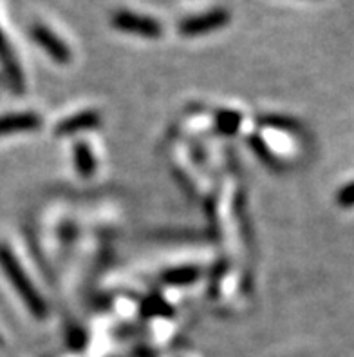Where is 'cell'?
Wrapping results in <instances>:
<instances>
[{"instance_id":"277c9868","label":"cell","mask_w":354,"mask_h":357,"mask_svg":"<svg viewBox=\"0 0 354 357\" xmlns=\"http://www.w3.org/2000/svg\"><path fill=\"white\" fill-rule=\"evenodd\" d=\"M31 35L33 40L40 45L42 50L49 54L54 62L67 63L69 60H71V51H69V47L65 45V42L54 35L51 29H47L45 26H40V24H36V26H33Z\"/></svg>"},{"instance_id":"5b68a950","label":"cell","mask_w":354,"mask_h":357,"mask_svg":"<svg viewBox=\"0 0 354 357\" xmlns=\"http://www.w3.org/2000/svg\"><path fill=\"white\" fill-rule=\"evenodd\" d=\"M42 126V120L35 113H18L0 116V136L11 135V132L35 131Z\"/></svg>"},{"instance_id":"7c38bea8","label":"cell","mask_w":354,"mask_h":357,"mask_svg":"<svg viewBox=\"0 0 354 357\" xmlns=\"http://www.w3.org/2000/svg\"><path fill=\"white\" fill-rule=\"evenodd\" d=\"M250 144H251V147L255 149L257 156H260V158L264 160L266 163H269V165H275L273 154L269 153V149H268V147H266L264 142H260V140H259V136H253V138H251Z\"/></svg>"},{"instance_id":"8fae6325","label":"cell","mask_w":354,"mask_h":357,"mask_svg":"<svg viewBox=\"0 0 354 357\" xmlns=\"http://www.w3.org/2000/svg\"><path fill=\"white\" fill-rule=\"evenodd\" d=\"M260 122L268 127H275V129H284V131H296V126L293 120L282 116H266Z\"/></svg>"},{"instance_id":"52a82bcc","label":"cell","mask_w":354,"mask_h":357,"mask_svg":"<svg viewBox=\"0 0 354 357\" xmlns=\"http://www.w3.org/2000/svg\"><path fill=\"white\" fill-rule=\"evenodd\" d=\"M0 62H2V66L6 68V73H8V77L11 78V82H13V86L18 87V89H22L24 87L22 73H20V69H18L17 60H15L11 50H9V45L8 42H6L4 33L2 31H0Z\"/></svg>"},{"instance_id":"5bb4252c","label":"cell","mask_w":354,"mask_h":357,"mask_svg":"<svg viewBox=\"0 0 354 357\" xmlns=\"http://www.w3.org/2000/svg\"><path fill=\"white\" fill-rule=\"evenodd\" d=\"M145 310H150L152 314H163L161 310H168V308H166L165 303L159 301V299H150V301L145 305Z\"/></svg>"},{"instance_id":"ba28073f","label":"cell","mask_w":354,"mask_h":357,"mask_svg":"<svg viewBox=\"0 0 354 357\" xmlns=\"http://www.w3.org/2000/svg\"><path fill=\"white\" fill-rule=\"evenodd\" d=\"M74 163H77V171L83 178H90L96 172V160L92 156V151L83 142L74 145Z\"/></svg>"},{"instance_id":"6da1fadb","label":"cell","mask_w":354,"mask_h":357,"mask_svg":"<svg viewBox=\"0 0 354 357\" xmlns=\"http://www.w3.org/2000/svg\"><path fill=\"white\" fill-rule=\"evenodd\" d=\"M0 267H2L4 274L8 276V280L11 281L13 289L20 294L24 303L27 305V308L31 310L33 316L38 317V319H44L47 316V305L44 303V299L40 298L38 290L33 287L29 278L26 276L22 265L18 263V259L15 258L13 252L6 245H0Z\"/></svg>"},{"instance_id":"7a4b0ae2","label":"cell","mask_w":354,"mask_h":357,"mask_svg":"<svg viewBox=\"0 0 354 357\" xmlns=\"http://www.w3.org/2000/svg\"><path fill=\"white\" fill-rule=\"evenodd\" d=\"M113 26L123 33H132L143 38H159L163 33L161 24L156 18L145 15L130 13V11H118L113 17Z\"/></svg>"},{"instance_id":"8992f818","label":"cell","mask_w":354,"mask_h":357,"mask_svg":"<svg viewBox=\"0 0 354 357\" xmlns=\"http://www.w3.org/2000/svg\"><path fill=\"white\" fill-rule=\"evenodd\" d=\"M99 126V114L95 111H83V113H78L74 116H69L67 120H63L60 126H56L54 129V135L58 136H69L74 135V132L87 131V129H95Z\"/></svg>"},{"instance_id":"3957f363","label":"cell","mask_w":354,"mask_h":357,"mask_svg":"<svg viewBox=\"0 0 354 357\" xmlns=\"http://www.w3.org/2000/svg\"><path fill=\"white\" fill-rule=\"evenodd\" d=\"M230 22V13L226 9H211L207 13L193 15V17H186L183 22L179 24V33L183 36H199L204 33L216 31L225 27Z\"/></svg>"},{"instance_id":"4fadbf2b","label":"cell","mask_w":354,"mask_h":357,"mask_svg":"<svg viewBox=\"0 0 354 357\" xmlns=\"http://www.w3.org/2000/svg\"><path fill=\"white\" fill-rule=\"evenodd\" d=\"M338 205L344 208H349V207H354V181L353 183H349V185H346L344 189L338 192Z\"/></svg>"},{"instance_id":"9c48e42d","label":"cell","mask_w":354,"mask_h":357,"mask_svg":"<svg viewBox=\"0 0 354 357\" xmlns=\"http://www.w3.org/2000/svg\"><path fill=\"white\" fill-rule=\"evenodd\" d=\"M199 278V271L195 267H181V268H170L163 274L166 285L181 287V285H192L193 281Z\"/></svg>"},{"instance_id":"30bf717a","label":"cell","mask_w":354,"mask_h":357,"mask_svg":"<svg viewBox=\"0 0 354 357\" xmlns=\"http://www.w3.org/2000/svg\"><path fill=\"white\" fill-rule=\"evenodd\" d=\"M239 126H241V114L234 113V111H220L217 114V129L223 135H234L237 132Z\"/></svg>"}]
</instances>
